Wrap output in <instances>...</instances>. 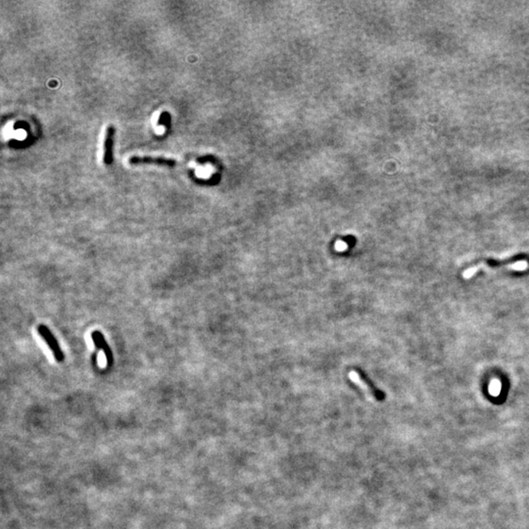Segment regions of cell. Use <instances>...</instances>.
I'll return each instance as SVG.
<instances>
[{"label":"cell","mask_w":529,"mask_h":529,"mask_svg":"<svg viewBox=\"0 0 529 529\" xmlns=\"http://www.w3.org/2000/svg\"><path fill=\"white\" fill-rule=\"evenodd\" d=\"M349 377L352 381L357 383L362 388L366 389L370 394H372L377 401H382L385 399V393L378 389L374 382L367 376L365 373L360 370H353L349 373Z\"/></svg>","instance_id":"cell-1"},{"label":"cell","mask_w":529,"mask_h":529,"mask_svg":"<svg viewBox=\"0 0 529 529\" xmlns=\"http://www.w3.org/2000/svg\"><path fill=\"white\" fill-rule=\"evenodd\" d=\"M507 268V269H510V270H513V271H525L527 270L528 268V263L527 261L525 260H519V261H514V262H511V263H507V264H489L487 263H480V264H475V266H472L470 268H468L467 270H465L463 273V279L465 280H468L470 278H472L476 272L478 270H480L481 268Z\"/></svg>","instance_id":"cell-2"},{"label":"cell","mask_w":529,"mask_h":529,"mask_svg":"<svg viewBox=\"0 0 529 529\" xmlns=\"http://www.w3.org/2000/svg\"><path fill=\"white\" fill-rule=\"evenodd\" d=\"M38 332L44 338V340L45 341V343L47 344V346L51 350L55 360L57 362H59V363H62L64 361V359H65L64 353H63L62 349L60 348V345H59L57 339L52 334V332L49 331V329L47 327L44 326V325H41V326L38 327Z\"/></svg>","instance_id":"cell-3"},{"label":"cell","mask_w":529,"mask_h":529,"mask_svg":"<svg viewBox=\"0 0 529 529\" xmlns=\"http://www.w3.org/2000/svg\"><path fill=\"white\" fill-rule=\"evenodd\" d=\"M129 163L131 165H148L154 164L157 166L173 168L176 165V160L163 156H132L130 158Z\"/></svg>","instance_id":"cell-4"},{"label":"cell","mask_w":529,"mask_h":529,"mask_svg":"<svg viewBox=\"0 0 529 529\" xmlns=\"http://www.w3.org/2000/svg\"><path fill=\"white\" fill-rule=\"evenodd\" d=\"M116 129L113 125H109L104 138L103 145V162L106 165H111L113 163V148H114V138H115Z\"/></svg>","instance_id":"cell-5"},{"label":"cell","mask_w":529,"mask_h":529,"mask_svg":"<svg viewBox=\"0 0 529 529\" xmlns=\"http://www.w3.org/2000/svg\"><path fill=\"white\" fill-rule=\"evenodd\" d=\"M91 338H92V341L94 342L96 348H98V349H100V350H102L104 352L106 360H107V366L111 367L112 364H113V353H112V350H111L110 346L106 342L102 332H100L98 331H93L91 333Z\"/></svg>","instance_id":"cell-6"},{"label":"cell","mask_w":529,"mask_h":529,"mask_svg":"<svg viewBox=\"0 0 529 529\" xmlns=\"http://www.w3.org/2000/svg\"><path fill=\"white\" fill-rule=\"evenodd\" d=\"M335 248H336L337 250H339V251H342V250H344V249L347 248V244H346V242H344V241H338V242H336Z\"/></svg>","instance_id":"cell-7"}]
</instances>
